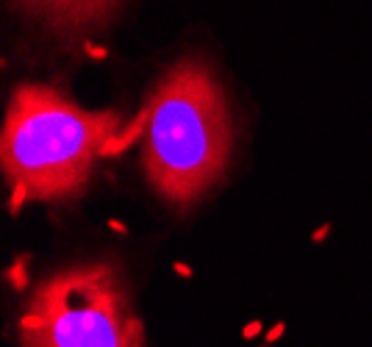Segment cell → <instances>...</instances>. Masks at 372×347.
Instances as JSON below:
<instances>
[{"label": "cell", "mask_w": 372, "mask_h": 347, "mask_svg": "<svg viewBox=\"0 0 372 347\" xmlns=\"http://www.w3.org/2000/svg\"><path fill=\"white\" fill-rule=\"evenodd\" d=\"M28 14L61 33H78L103 22L117 0H17Z\"/></svg>", "instance_id": "obj_4"}, {"label": "cell", "mask_w": 372, "mask_h": 347, "mask_svg": "<svg viewBox=\"0 0 372 347\" xmlns=\"http://www.w3.org/2000/svg\"><path fill=\"white\" fill-rule=\"evenodd\" d=\"M22 347H145L123 273L95 261L42 278L20 317Z\"/></svg>", "instance_id": "obj_3"}, {"label": "cell", "mask_w": 372, "mask_h": 347, "mask_svg": "<svg viewBox=\"0 0 372 347\" xmlns=\"http://www.w3.org/2000/svg\"><path fill=\"white\" fill-rule=\"evenodd\" d=\"M137 134H145V114L123 134L114 111H86L53 86H17L0 136L11 211H20L28 200L75 197L86 186L95 161L120 153L125 139L131 142Z\"/></svg>", "instance_id": "obj_1"}, {"label": "cell", "mask_w": 372, "mask_h": 347, "mask_svg": "<svg viewBox=\"0 0 372 347\" xmlns=\"http://www.w3.org/2000/svg\"><path fill=\"white\" fill-rule=\"evenodd\" d=\"M142 114L145 175L170 206L189 209L231 159L233 122L222 86L203 58H181L156 81Z\"/></svg>", "instance_id": "obj_2"}, {"label": "cell", "mask_w": 372, "mask_h": 347, "mask_svg": "<svg viewBox=\"0 0 372 347\" xmlns=\"http://www.w3.org/2000/svg\"><path fill=\"white\" fill-rule=\"evenodd\" d=\"M258 334H261V323H250V325L245 328L242 337H245V339H253V337H258Z\"/></svg>", "instance_id": "obj_5"}, {"label": "cell", "mask_w": 372, "mask_h": 347, "mask_svg": "<svg viewBox=\"0 0 372 347\" xmlns=\"http://www.w3.org/2000/svg\"><path fill=\"white\" fill-rule=\"evenodd\" d=\"M281 334H284V325H275V328H272V331L267 334V345H272V342H275V339H278Z\"/></svg>", "instance_id": "obj_6"}]
</instances>
